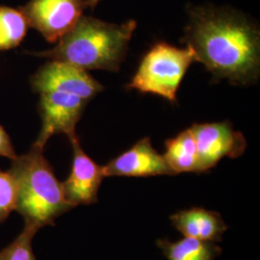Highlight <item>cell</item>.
<instances>
[{
	"mask_svg": "<svg viewBox=\"0 0 260 260\" xmlns=\"http://www.w3.org/2000/svg\"><path fill=\"white\" fill-rule=\"evenodd\" d=\"M187 46L217 78L254 81L259 73V31L237 12L196 7L189 12Z\"/></svg>",
	"mask_w": 260,
	"mask_h": 260,
	"instance_id": "6da1fadb",
	"label": "cell"
},
{
	"mask_svg": "<svg viewBox=\"0 0 260 260\" xmlns=\"http://www.w3.org/2000/svg\"><path fill=\"white\" fill-rule=\"evenodd\" d=\"M136 26L135 20L114 24L82 16L53 48L26 54L62 61L85 71L118 72Z\"/></svg>",
	"mask_w": 260,
	"mask_h": 260,
	"instance_id": "7a4b0ae2",
	"label": "cell"
},
{
	"mask_svg": "<svg viewBox=\"0 0 260 260\" xmlns=\"http://www.w3.org/2000/svg\"><path fill=\"white\" fill-rule=\"evenodd\" d=\"M44 149L33 144L26 153L12 161L9 170L18 187L16 210L24 223L39 231L53 225L56 218L73 208L66 200L62 182L44 155Z\"/></svg>",
	"mask_w": 260,
	"mask_h": 260,
	"instance_id": "3957f363",
	"label": "cell"
},
{
	"mask_svg": "<svg viewBox=\"0 0 260 260\" xmlns=\"http://www.w3.org/2000/svg\"><path fill=\"white\" fill-rule=\"evenodd\" d=\"M197 61L194 50L159 43L150 48L126 88L141 93L158 94L175 103L177 92L187 70Z\"/></svg>",
	"mask_w": 260,
	"mask_h": 260,
	"instance_id": "277c9868",
	"label": "cell"
},
{
	"mask_svg": "<svg viewBox=\"0 0 260 260\" xmlns=\"http://www.w3.org/2000/svg\"><path fill=\"white\" fill-rule=\"evenodd\" d=\"M87 7L85 0H30L19 11L29 27L53 44L73 29Z\"/></svg>",
	"mask_w": 260,
	"mask_h": 260,
	"instance_id": "5b68a950",
	"label": "cell"
},
{
	"mask_svg": "<svg viewBox=\"0 0 260 260\" xmlns=\"http://www.w3.org/2000/svg\"><path fill=\"white\" fill-rule=\"evenodd\" d=\"M88 103V101L70 93H40L39 112L42 118V128L34 145L45 149L47 141L57 134H65L70 141L78 137L75 130L76 124Z\"/></svg>",
	"mask_w": 260,
	"mask_h": 260,
	"instance_id": "8992f818",
	"label": "cell"
},
{
	"mask_svg": "<svg viewBox=\"0 0 260 260\" xmlns=\"http://www.w3.org/2000/svg\"><path fill=\"white\" fill-rule=\"evenodd\" d=\"M190 128L197 145L199 173L209 171L225 156H241L247 148L244 135L233 129L230 121L196 123Z\"/></svg>",
	"mask_w": 260,
	"mask_h": 260,
	"instance_id": "52a82bcc",
	"label": "cell"
},
{
	"mask_svg": "<svg viewBox=\"0 0 260 260\" xmlns=\"http://www.w3.org/2000/svg\"><path fill=\"white\" fill-rule=\"evenodd\" d=\"M34 92H61L90 101L103 90V86L85 70L57 60L42 66L30 78Z\"/></svg>",
	"mask_w": 260,
	"mask_h": 260,
	"instance_id": "ba28073f",
	"label": "cell"
},
{
	"mask_svg": "<svg viewBox=\"0 0 260 260\" xmlns=\"http://www.w3.org/2000/svg\"><path fill=\"white\" fill-rule=\"evenodd\" d=\"M74 149L72 171L62 182L66 200L74 208L78 205H90L98 203V194L104 174L103 167L98 165L85 153L78 137L71 140Z\"/></svg>",
	"mask_w": 260,
	"mask_h": 260,
	"instance_id": "9c48e42d",
	"label": "cell"
},
{
	"mask_svg": "<svg viewBox=\"0 0 260 260\" xmlns=\"http://www.w3.org/2000/svg\"><path fill=\"white\" fill-rule=\"evenodd\" d=\"M103 167L104 177L175 176L164 156L153 149L149 137L140 140Z\"/></svg>",
	"mask_w": 260,
	"mask_h": 260,
	"instance_id": "30bf717a",
	"label": "cell"
},
{
	"mask_svg": "<svg viewBox=\"0 0 260 260\" xmlns=\"http://www.w3.org/2000/svg\"><path fill=\"white\" fill-rule=\"evenodd\" d=\"M170 219L172 224L185 237L203 241L221 242L228 230L220 213L203 207L180 210Z\"/></svg>",
	"mask_w": 260,
	"mask_h": 260,
	"instance_id": "8fae6325",
	"label": "cell"
},
{
	"mask_svg": "<svg viewBox=\"0 0 260 260\" xmlns=\"http://www.w3.org/2000/svg\"><path fill=\"white\" fill-rule=\"evenodd\" d=\"M163 154L174 175L181 173H199V159L195 138L191 128L180 132L165 143Z\"/></svg>",
	"mask_w": 260,
	"mask_h": 260,
	"instance_id": "7c38bea8",
	"label": "cell"
},
{
	"mask_svg": "<svg viewBox=\"0 0 260 260\" xmlns=\"http://www.w3.org/2000/svg\"><path fill=\"white\" fill-rule=\"evenodd\" d=\"M157 247L168 260H215L222 249L215 242L184 237L177 242L159 239Z\"/></svg>",
	"mask_w": 260,
	"mask_h": 260,
	"instance_id": "4fadbf2b",
	"label": "cell"
},
{
	"mask_svg": "<svg viewBox=\"0 0 260 260\" xmlns=\"http://www.w3.org/2000/svg\"><path fill=\"white\" fill-rule=\"evenodd\" d=\"M27 20L19 9L0 6V50L19 47L27 34Z\"/></svg>",
	"mask_w": 260,
	"mask_h": 260,
	"instance_id": "5bb4252c",
	"label": "cell"
},
{
	"mask_svg": "<svg viewBox=\"0 0 260 260\" xmlns=\"http://www.w3.org/2000/svg\"><path fill=\"white\" fill-rule=\"evenodd\" d=\"M38 232L36 226L24 223L19 235L0 250V260H37L32 249V241Z\"/></svg>",
	"mask_w": 260,
	"mask_h": 260,
	"instance_id": "9a60e30c",
	"label": "cell"
},
{
	"mask_svg": "<svg viewBox=\"0 0 260 260\" xmlns=\"http://www.w3.org/2000/svg\"><path fill=\"white\" fill-rule=\"evenodd\" d=\"M18 187L10 171H0V223L5 222L16 210Z\"/></svg>",
	"mask_w": 260,
	"mask_h": 260,
	"instance_id": "2e32d148",
	"label": "cell"
},
{
	"mask_svg": "<svg viewBox=\"0 0 260 260\" xmlns=\"http://www.w3.org/2000/svg\"><path fill=\"white\" fill-rule=\"evenodd\" d=\"M0 156L9 158L11 161L15 160L18 154L14 149L13 143L11 141L9 134L4 129V127L0 124Z\"/></svg>",
	"mask_w": 260,
	"mask_h": 260,
	"instance_id": "e0dca14e",
	"label": "cell"
},
{
	"mask_svg": "<svg viewBox=\"0 0 260 260\" xmlns=\"http://www.w3.org/2000/svg\"><path fill=\"white\" fill-rule=\"evenodd\" d=\"M86 1V3H87V6L88 7H92L93 8L101 0H85Z\"/></svg>",
	"mask_w": 260,
	"mask_h": 260,
	"instance_id": "ac0fdd59",
	"label": "cell"
}]
</instances>
